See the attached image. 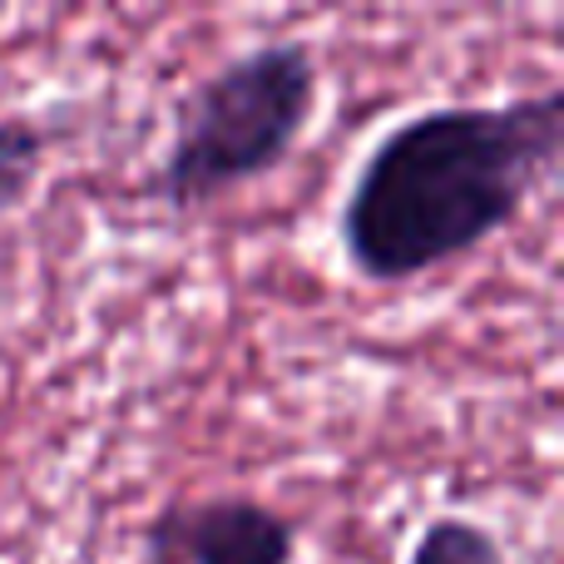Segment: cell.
<instances>
[{
  "instance_id": "cell-1",
  "label": "cell",
  "mask_w": 564,
  "mask_h": 564,
  "mask_svg": "<svg viewBox=\"0 0 564 564\" xmlns=\"http://www.w3.org/2000/svg\"><path fill=\"white\" fill-rule=\"evenodd\" d=\"M564 159V89L397 119L337 208L341 258L371 288L421 282L520 224Z\"/></svg>"
},
{
  "instance_id": "cell-2",
  "label": "cell",
  "mask_w": 564,
  "mask_h": 564,
  "mask_svg": "<svg viewBox=\"0 0 564 564\" xmlns=\"http://www.w3.org/2000/svg\"><path fill=\"white\" fill-rule=\"evenodd\" d=\"M322 99L317 50L278 35L198 75L174 109V139L164 149L149 198L178 218H194L278 174L297 154Z\"/></svg>"
},
{
  "instance_id": "cell-3",
  "label": "cell",
  "mask_w": 564,
  "mask_h": 564,
  "mask_svg": "<svg viewBox=\"0 0 564 564\" xmlns=\"http://www.w3.org/2000/svg\"><path fill=\"white\" fill-rule=\"evenodd\" d=\"M144 564H297L302 520L258 496H184L144 525Z\"/></svg>"
},
{
  "instance_id": "cell-4",
  "label": "cell",
  "mask_w": 564,
  "mask_h": 564,
  "mask_svg": "<svg viewBox=\"0 0 564 564\" xmlns=\"http://www.w3.org/2000/svg\"><path fill=\"white\" fill-rule=\"evenodd\" d=\"M50 134L45 119L35 115H0V218L30 204L50 169Z\"/></svg>"
},
{
  "instance_id": "cell-5",
  "label": "cell",
  "mask_w": 564,
  "mask_h": 564,
  "mask_svg": "<svg viewBox=\"0 0 564 564\" xmlns=\"http://www.w3.org/2000/svg\"><path fill=\"white\" fill-rule=\"evenodd\" d=\"M406 564H510V560L490 525H480L470 516H436L416 535Z\"/></svg>"
}]
</instances>
